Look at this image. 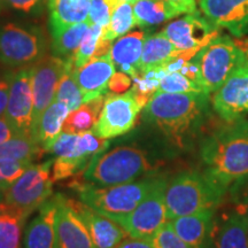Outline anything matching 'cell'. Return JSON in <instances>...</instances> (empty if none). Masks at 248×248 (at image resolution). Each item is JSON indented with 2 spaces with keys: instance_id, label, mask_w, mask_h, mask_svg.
Masks as SVG:
<instances>
[{
  "instance_id": "obj_6",
  "label": "cell",
  "mask_w": 248,
  "mask_h": 248,
  "mask_svg": "<svg viewBox=\"0 0 248 248\" xmlns=\"http://www.w3.org/2000/svg\"><path fill=\"white\" fill-rule=\"evenodd\" d=\"M192 59L198 67V84L207 94L217 91L248 60L245 52L229 36H217Z\"/></svg>"
},
{
  "instance_id": "obj_12",
  "label": "cell",
  "mask_w": 248,
  "mask_h": 248,
  "mask_svg": "<svg viewBox=\"0 0 248 248\" xmlns=\"http://www.w3.org/2000/svg\"><path fill=\"white\" fill-rule=\"evenodd\" d=\"M68 59L46 54L31 66V88L33 95L32 138L43 113L55 100L59 82L67 68Z\"/></svg>"
},
{
  "instance_id": "obj_16",
  "label": "cell",
  "mask_w": 248,
  "mask_h": 248,
  "mask_svg": "<svg viewBox=\"0 0 248 248\" xmlns=\"http://www.w3.org/2000/svg\"><path fill=\"white\" fill-rule=\"evenodd\" d=\"M57 248H95L84 221L71 204V198L55 194Z\"/></svg>"
},
{
  "instance_id": "obj_2",
  "label": "cell",
  "mask_w": 248,
  "mask_h": 248,
  "mask_svg": "<svg viewBox=\"0 0 248 248\" xmlns=\"http://www.w3.org/2000/svg\"><path fill=\"white\" fill-rule=\"evenodd\" d=\"M204 172L225 190L248 176V120L231 121L207 135L200 144Z\"/></svg>"
},
{
  "instance_id": "obj_52",
  "label": "cell",
  "mask_w": 248,
  "mask_h": 248,
  "mask_svg": "<svg viewBox=\"0 0 248 248\" xmlns=\"http://www.w3.org/2000/svg\"><path fill=\"white\" fill-rule=\"evenodd\" d=\"M52 1H54V0H47V4H49V2H52Z\"/></svg>"
},
{
  "instance_id": "obj_44",
  "label": "cell",
  "mask_w": 248,
  "mask_h": 248,
  "mask_svg": "<svg viewBox=\"0 0 248 248\" xmlns=\"http://www.w3.org/2000/svg\"><path fill=\"white\" fill-rule=\"evenodd\" d=\"M117 248H154L150 240L136 239V238H126L120 244Z\"/></svg>"
},
{
  "instance_id": "obj_9",
  "label": "cell",
  "mask_w": 248,
  "mask_h": 248,
  "mask_svg": "<svg viewBox=\"0 0 248 248\" xmlns=\"http://www.w3.org/2000/svg\"><path fill=\"white\" fill-rule=\"evenodd\" d=\"M53 161L31 163L22 175L4 192V202L9 208L29 217L52 197Z\"/></svg>"
},
{
  "instance_id": "obj_40",
  "label": "cell",
  "mask_w": 248,
  "mask_h": 248,
  "mask_svg": "<svg viewBox=\"0 0 248 248\" xmlns=\"http://www.w3.org/2000/svg\"><path fill=\"white\" fill-rule=\"evenodd\" d=\"M131 84V76L119 71V73H115L111 76L109 84H108V90H110L113 93H116V94H121V93L128 92V90L130 89Z\"/></svg>"
},
{
  "instance_id": "obj_45",
  "label": "cell",
  "mask_w": 248,
  "mask_h": 248,
  "mask_svg": "<svg viewBox=\"0 0 248 248\" xmlns=\"http://www.w3.org/2000/svg\"><path fill=\"white\" fill-rule=\"evenodd\" d=\"M15 137V133L5 116L0 117V144Z\"/></svg>"
},
{
  "instance_id": "obj_8",
  "label": "cell",
  "mask_w": 248,
  "mask_h": 248,
  "mask_svg": "<svg viewBox=\"0 0 248 248\" xmlns=\"http://www.w3.org/2000/svg\"><path fill=\"white\" fill-rule=\"evenodd\" d=\"M47 52L44 31L33 24H0V64L11 69L31 67Z\"/></svg>"
},
{
  "instance_id": "obj_28",
  "label": "cell",
  "mask_w": 248,
  "mask_h": 248,
  "mask_svg": "<svg viewBox=\"0 0 248 248\" xmlns=\"http://www.w3.org/2000/svg\"><path fill=\"white\" fill-rule=\"evenodd\" d=\"M214 248H248V228L229 213L214 237Z\"/></svg>"
},
{
  "instance_id": "obj_31",
  "label": "cell",
  "mask_w": 248,
  "mask_h": 248,
  "mask_svg": "<svg viewBox=\"0 0 248 248\" xmlns=\"http://www.w3.org/2000/svg\"><path fill=\"white\" fill-rule=\"evenodd\" d=\"M27 216L9 208L0 214V248H21Z\"/></svg>"
},
{
  "instance_id": "obj_21",
  "label": "cell",
  "mask_w": 248,
  "mask_h": 248,
  "mask_svg": "<svg viewBox=\"0 0 248 248\" xmlns=\"http://www.w3.org/2000/svg\"><path fill=\"white\" fill-rule=\"evenodd\" d=\"M57 199L51 197L39 207L38 214L27 225L23 248H57L55 237Z\"/></svg>"
},
{
  "instance_id": "obj_34",
  "label": "cell",
  "mask_w": 248,
  "mask_h": 248,
  "mask_svg": "<svg viewBox=\"0 0 248 248\" xmlns=\"http://www.w3.org/2000/svg\"><path fill=\"white\" fill-rule=\"evenodd\" d=\"M226 194H229L230 213L240 218L248 228V176L229 186Z\"/></svg>"
},
{
  "instance_id": "obj_29",
  "label": "cell",
  "mask_w": 248,
  "mask_h": 248,
  "mask_svg": "<svg viewBox=\"0 0 248 248\" xmlns=\"http://www.w3.org/2000/svg\"><path fill=\"white\" fill-rule=\"evenodd\" d=\"M45 150L32 138L15 137L0 144V160L31 161L38 160Z\"/></svg>"
},
{
  "instance_id": "obj_38",
  "label": "cell",
  "mask_w": 248,
  "mask_h": 248,
  "mask_svg": "<svg viewBox=\"0 0 248 248\" xmlns=\"http://www.w3.org/2000/svg\"><path fill=\"white\" fill-rule=\"evenodd\" d=\"M150 241L154 248H192L176 233L169 222L160 228Z\"/></svg>"
},
{
  "instance_id": "obj_35",
  "label": "cell",
  "mask_w": 248,
  "mask_h": 248,
  "mask_svg": "<svg viewBox=\"0 0 248 248\" xmlns=\"http://www.w3.org/2000/svg\"><path fill=\"white\" fill-rule=\"evenodd\" d=\"M104 29V27L98 26V24H91L88 33H86L84 39L80 43L79 47L77 48L75 54H74V68L83 67L94 57V53L97 51L98 44L101 39Z\"/></svg>"
},
{
  "instance_id": "obj_11",
  "label": "cell",
  "mask_w": 248,
  "mask_h": 248,
  "mask_svg": "<svg viewBox=\"0 0 248 248\" xmlns=\"http://www.w3.org/2000/svg\"><path fill=\"white\" fill-rule=\"evenodd\" d=\"M168 179L159 177L147 197L133 212L122 219V226L130 238L150 240L168 222L164 193Z\"/></svg>"
},
{
  "instance_id": "obj_5",
  "label": "cell",
  "mask_w": 248,
  "mask_h": 248,
  "mask_svg": "<svg viewBox=\"0 0 248 248\" xmlns=\"http://www.w3.org/2000/svg\"><path fill=\"white\" fill-rule=\"evenodd\" d=\"M159 177L148 176L136 182L108 187L82 183L73 184L82 202L117 224L138 207L156 184Z\"/></svg>"
},
{
  "instance_id": "obj_48",
  "label": "cell",
  "mask_w": 248,
  "mask_h": 248,
  "mask_svg": "<svg viewBox=\"0 0 248 248\" xmlns=\"http://www.w3.org/2000/svg\"><path fill=\"white\" fill-rule=\"evenodd\" d=\"M5 0H0V14L2 13V12H4V9H5Z\"/></svg>"
},
{
  "instance_id": "obj_43",
  "label": "cell",
  "mask_w": 248,
  "mask_h": 248,
  "mask_svg": "<svg viewBox=\"0 0 248 248\" xmlns=\"http://www.w3.org/2000/svg\"><path fill=\"white\" fill-rule=\"evenodd\" d=\"M40 2V0H5V4L15 11L30 13Z\"/></svg>"
},
{
  "instance_id": "obj_37",
  "label": "cell",
  "mask_w": 248,
  "mask_h": 248,
  "mask_svg": "<svg viewBox=\"0 0 248 248\" xmlns=\"http://www.w3.org/2000/svg\"><path fill=\"white\" fill-rule=\"evenodd\" d=\"M32 163L31 161L0 160V191L4 193Z\"/></svg>"
},
{
  "instance_id": "obj_49",
  "label": "cell",
  "mask_w": 248,
  "mask_h": 248,
  "mask_svg": "<svg viewBox=\"0 0 248 248\" xmlns=\"http://www.w3.org/2000/svg\"><path fill=\"white\" fill-rule=\"evenodd\" d=\"M136 1H138V0H122V2H129V4H131V5L135 4Z\"/></svg>"
},
{
  "instance_id": "obj_17",
  "label": "cell",
  "mask_w": 248,
  "mask_h": 248,
  "mask_svg": "<svg viewBox=\"0 0 248 248\" xmlns=\"http://www.w3.org/2000/svg\"><path fill=\"white\" fill-rule=\"evenodd\" d=\"M200 8L217 28H224L235 37L248 32V0H199Z\"/></svg>"
},
{
  "instance_id": "obj_36",
  "label": "cell",
  "mask_w": 248,
  "mask_h": 248,
  "mask_svg": "<svg viewBox=\"0 0 248 248\" xmlns=\"http://www.w3.org/2000/svg\"><path fill=\"white\" fill-rule=\"evenodd\" d=\"M156 92H168V93H204L201 86L183 75L181 71L168 73L161 79L159 89Z\"/></svg>"
},
{
  "instance_id": "obj_26",
  "label": "cell",
  "mask_w": 248,
  "mask_h": 248,
  "mask_svg": "<svg viewBox=\"0 0 248 248\" xmlns=\"http://www.w3.org/2000/svg\"><path fill=\"white\" fill-rule=\"evenodd\" d=\"M132 8L136 26L139 28L156 27L179 15L162 0H138Z\"/></svg>"
},
{
  "instance_id": "obj_47",
  "label": "cell",
  "mask_w": 248,
  "mask_h": 248,
  "mask_svg": "<svg viewBox=\"0 0 248 248\" xmlns=\"http://www.w3.org/2000/svg\"><path fill=\"white\" fill-rule=\"evenodd\" d=\"M7 209H8L7 204H6L5 202L4 203H0V214L6 212V210H7Z\"/></svg>"
},
{
  "instance_id": "obj_25",
  "label": "cell",
  "mask_w": 248,
  "mask_h": 248,
  "mask_svg": "<svg viewBox=\"0 0 248 248\" xmlns=\"http://www.w3.org/2000/svg\"><path fill=\"white\" fill-rule=\"evenodd\" d=\"M69 113L70 110L67 105L60 101L52 102L43 113L33 139L44 148L45 152H48L55 139L61 135L63 123Z\"/></svg>"
},
{
  "instance_id": "obj_20",
  "label": "cell",
  "mask_w": 248,
  "mask_h": 248,
  "mask_svg": "<svg viewBox=\"0 0 248 248\" xmlns=\"http://www.w3.org/2000/svg\"><path fill=\"white\" fill-rule=\"evenodd\" d=\"M215 212L203 210L168 221L179 237L192 248H212L215 237Z\"/></svg>"
},
{
  "instance_id": "obj_1",
  "label": "cell",
  "mask_w": 248,
  "mask_h": 248,
  "mask_svg": "<svg viewBox=\"0 0 248 248\" xmlns=\"http://www.w3.org/2000/svg\"><path fill=\"white\" fill-rule=\"evenodd\" d=\"M142 116L172 147L187 150L209 116V94L155 92L144 107Z\"/></svg>"
},
{
  "instance_id": "obj_4",
  "label": "cell",
  "mask_w": 248,
  "mask_h": 248,
  "mask_svg": "<svg viewBox=\"0 0 248 248\" xmlns=\"http://www.w3.org/2000/svg\"><path fill=\"white\" fill-rule=\"evenodd\" d=\"M226 192L204 171L179 172L167 183L164 200L168 221L203 210H216Z\"/></svg>"
},
{
  "instance_id": "obj_18",
  "label": "cell",
  "mask_w": 248,
  "mask_h": 248,
  "mask_svg": "<svg viewBox=\"0 0 248 248\" xmlns=\"http://www.w3.org/2000/svg\"><path fill=\"white\" fill-rule=\"evenodd\" d=\"M74 77L83 94V104L106 94L111 76L115 74V64L110 53L92 58L80 68H74Z\"/></svg>"
},
{
  "instance_id": "obj_41",
  "label": "cell",
  "mask_w": 248,
  "mask_h": 248,
  "mask_svg": "<svg viewBox=\"0 0 248 248\" xmlns=\"http://www.w3.org/2000/svg\"><path fill=\"white\" fill-rule=\"evenodd\" d=\"M13 71L0 76V117L5 116L6 109H7L9 90H11V82Z\"/></svg>"
},
{
  "instance_id": "obj_10",
  "label": "cell",
  "mask_w": 248,
  "mask_h": 248,
  "mask_svg": "<svg viewBox=\"0 0 248 248\" xmlns=\"http://www.w3.org/2000/svg\"><path fill=\"white\" fill-rule=\"evenodd\" d=\"M150 99L131 89L125 93H110L105 98L101 113L92 132L99 138L113 139L125 135L135 126L142 108Z\"/></svg>"
},
{
  "instance_id": "obj_33",
  "label": "cell",
  "mask_w": 248,
  "mask_h": 248,
  "mask_svg": "<svg viewBox=\"0 0 248 248\" xmlns=\"http://www.w3.org/2000/svg\"><path fill=\"white\" fill-rule=\"evenodd\" d=\"M74 62L73 58L68 59V64L60 82H59L57 95L54 101H60L66 104L70 111L75 110L83 104V94L75 77L73 74Z\"/></svg>"
},
{
  "instance_id": "obj_30",
  "label": "cell",
  "mask_w": 248,
  "mask_h": 248,
  "mask_svg": "<svg viewBox=\"0 0 248 248\" xmlns=\"http://www.w3.org/2000/svg\"><path fill=\"white\" fill-rule=\"evenodd\" d=\"M91 24L89 23V21H84L82 23L69 27L58 35L52 36L51 48L53 54L63 59L73 58L82 40L88 33Z\"/></svg>"
},
{
  "instance_id": "obj_23",
  "label": "cell",
  "mask_w": 248,
  "mask_h": 248,
  "mask_svg": "<svg viewBox=\"0 0 248 248\" xmlns=\"http://www.w3.org/2000/svg\"><path fill=\"white\" fill-rule=\"evenodd\" d=\"M91 0H54L49 2V32L51 37L77 23L88 21Z\"/></svg>"
},
{
  "instance_id": "obj_22",
  "label": "cell",
  "mask_w": 248,
  "mask_h": 248,
  "mask_svg": "<svg viewBox=\"0 0 248 248\" xmlns=\"http://www.w3.org/2000/svg\"><path fill=\"white\" fill-rule=\"evenodd\" d=\"M147 36L145 30L132 31L117 38L111 45L110 55L115 68L131 78L139 74V62Z\"/></svg>"
},
{
  "instance_id": "obj_3",
  "label": "cell",
  "mask_w": 248,
  "mask_h": 248,
  "mask_svg": "<svg viewBox=\"0 0 248 248\" xmlns=\"http://www.w3.org/2000/svg\"><path fill=\"white\" fill-rule=\"evenodd\" d=\"M157 164L137 145H120L95 155L83 172L86 184L108 187L152 176Z\"/></svg>"
},
{
  "instance_id": "obj_50",
  "label": "cell",
  "mask_w": 248,
  "mask_h": 248,
  "mask_svg": "<svg viewBox=\"0 0 248 248\" xmlns=\"http://www.w3.org/2000/svg\"><path fill=\"white\" fill-rule=\"evenodd\" d=\"M0 203H4V193L0 191Z\"/></svg>"
},
{
  "instance_id": "obj_14",
  "label": "cell",
  "mask_w": 248,
  "mask_h": 248,
  "mask_svg": "<svg viewBox=\"0 0 248 248\" xmlns=\"http://www.w3.org/2000/svg\"><path fill=\"white\" fill-rule=\"evenodd\" d=\"M213 109L226 122L248 114V60L235 69L223 85L214 92Z\"/></svg>"
},
{
  "instance_id": "obj_19",
  "label": "cell",
  "mask_w": 248,
  "mask_h": 248,
  "mask_svg": "<svg viewBox=\"0 0 248 248\" xmlns=\"http://www.w3.org/2000/svg\"><path fill=\"white\" fill-rule=\"evenodd\" d=\"M71 204L84 221L95 248H117L129 237L120 224L95 212L82 201L71 199Z\"/></svg>"
},
{
  "instance_id": "obj_15",
  "label": "cell",
  "mask_w": 248,
  "mask_h": 248,
  "mask_svg": "<svg viewBox=\"0 0 248 248\" xmlns=\"http://www.w3.org/2000/svg\"><path fill=\"white\" fill-rule=\"evenodd\" d=\"M160 32L179 51H192L195 53L219 36L217 27L207 17L201 16L199 12L186 14L182 18L172 21Z\"/></svg>"
},
{
  "instance_id": "obj_51",
  "label": "cell",
  "mask_w": 248,
  "mask_h": 248,
  "mask_svg": "<svg viewBox=\"0 0 248 248\" xmlns=\"http://www.w3.org/2000/svg\"><path fill=\"white\" fill-rule=\"evenodd\" d=\"M245 54H246V57H247V59H248V48L246 49V52H245Z\"/></svg>"
},
{
  "instance_id": "obj_46",
  "label": "cell",
  "mask_w": 248,
  "mask_h": 248,
  "mask_svg": "<svg viewBox=\"0 0 248 248\" xmlns=\"http://www.w3.org/2000/svg\"><path fill=\"white\" fill-rule=\"evenodd\" d=\"M106 1L108 2V4H109L110 8L113 9V11L117 7V6L122 4V0H106Z\"/></svg>"
},
{
  "instance_id": "obj_7",
  "label": "cell",
  "mask_w": 248,
  "mask_h": 248,
  "mask_svg": "<svg viewBox=\"0 0 248 248\" xmlns=\"http://www.w3.org/2000/svg\"><path fill=\"white\" fill-rule=\"evenodd\" d=\"M109 141L99 138L92 131L83 133H67L55 139L48 153L55 156L52 167V179L59 182L84 172L86 167L95 155L108 150Z\"/></svg>"
},
{
  "instance_id": "obj_13",
  "label": "cell",
  "mask_w": 248,
  "mask_h": 248,
  "mask_svg": "<svg viewBox=\"0 0 248 248\" xmlns=\"http://www.w3.org/2000/svg\"><path fill=\"white\" fill-rule=\"evenodd\" d=\"M5 117L15 136L32 138L33 95L31 88V67L13 71Z\"/></svg>"
},
{
  "instance_id": "obj_32",
  "label": "cell",
  "mask_w": 248,
  "mask_h": 248,
  "mask_svg": "<svg viewBox=\"0 0 248 248\" xmlns=\"http://www.w3.org/2000/svg\"><path fill=\"white\" fill-rule=\"evenodd\" d=\"M136 26L132 5L129 2H122L111 13L110 22L104 29L101 38L108 42L120 38L129 32Z\"/></svg>"
},
{
  "instance_id": "obj_42",
  "label": "cell",
  "mask_w": 248,
  "mask_h": 248,
  "mask_svg": "<svg viewBox=\"0 0 248 248\" xmlns=\"http://www.w3.org/2000/svg\"><path fill=\"white\" fill-rule=\"evenodd\" d=\"M175 9L177 13L181 14H191L197 11V1L195 0H162Z\"/></svg>"
},
{
  "instance_id": "obj_27",
  "label": "cell",
  "mask_w": 248,
  "mask_h": 248,
  "mask_svg": "<svg viewBox=\"0 0 248 248\" xmlns=\"http://www.w3.org/2000/svg\"><path fill=\"white\" fill-rule=\"evenodd\" d=\"M106 95L84 102L77 109L68 114L63 123L62 132L67 133H83L92 131L100 115Z\"/></svg>"
},
{
  "instance_id": "obj_24",
  "label": "cell",
  "mask_w": 248,
  "mask_h": 248,
  "mask_svg": "<svg viewBox=\"0 0 248 248\" xmlns=\"http://www.w3.org/2000/svg\"><path fill=\"white\" fill-rule=\"evenodd\" d=\"M184 52L179 51L161 32L148 35L142 47L141 59L139 62V73H146L155 68L166 67L170 61L178 58Z\"/></svg>"
},
{
  "instance_id": "obj_39",
  "label": "cell",
  "mask_w": 248,
  "mask_h": 248,
  "mask_svg": "<svg viewBox=\"0 0 248 248\" xmlns=\"http://www.w3.org/2000/svg\"><path fill=\"white\" fill-rule=\"evenodd\" d=\"M113 9L106 0H91L88 21L90 24H98L106 28L110 22Z\"/></svg>"
}]
</instances>
